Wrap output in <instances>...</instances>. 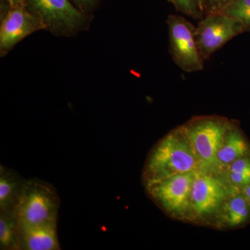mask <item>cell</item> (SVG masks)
Wrapping results in <instances>:
<instances>
[{"label": "cell", "instance_id": "e0dca14e", "mask_svg": "<svg viewBox=\"0 0 250 250\" xmlns=\"http://www.w3.org/2000/svg\"><path fill=\"white\" fill-rule=\"evenodd\" d=\"M175 9L192 19H202L205 16L200 0H167Z\"/></svg>", "mask_w": 250, "mask_h": 250}, {"label": "cell", "instance_id": "7c38bea8", "mask_svg": "<svg viewBox=\"0 0 250 250\" xmlns=\"http://www.w3.org/2000/svg\"><path fill=\"white\" fill-rule=\"evenodd\" d=\"M219 225L228 228H238L250 223V205L242 191L229 197L218 215Z\"/></svg>", "mask_w": 250, "mask_h": 250}, {"label": "cell", "instance_id": "ba28073f", "mask_svg": "<svg viewBox=\"0 0 250 250\" xmlns=\"http://www.w3.org/2000/svg\"><path fill=\"white\" fill-rule=\"evenodd\" d=\"M2 1V0H1ZM1 4L0 25V56L4 57L15 46L28 36L39 30H45L42 21L31 14L26 5L11 7L6 1Z\"/></svg>", "mask_w": 250, "mask_h": 250}, {"label": "cell", "instance_id": "7a4b0ae2", "mask_svg": "<svg viewBox=\"0 0 250 250\" xmlns=\"http://www.w3.org/2000/svg\"><path fill=\"white\" fill-rule=\"evenodd\" d=\"M230 123L218 116L197 117L182 126L201 162L200 170L222 172L217 154Z\"/></svg>", "mask_w": 250, "mask_h": 250}, {"label": "cell", "instance_id": "9a60e30c", "mask_svg": "<svg viewBox=\"0 0 250 250\" xmlns=\"http://www.w3.org/2000/svg\"><path fill=\"white\" fill-rule=\"evenodd\" d=\"M225 170L229 183L243 190L250 183V154L233 161Z\"/></svg>", "mask_w": 250, "mask_h": 250}, {"label": "cell", "instance_id": "8992f818", "mask_svg": "<svg viewBox=\"0 0 250 250\" xmlns=\"http://www.w3.org/2000/svg\"><path fill=\"white\" fill-rule=\"evenodd\" d=\"M167 24L169 52L174 63L188 73L203 70L205 60L197 44L196 27L178 15H170Z\"/></svg>", "mask_w": 250, "mask_h": 250}, {"label": "cell", "instance_id": "2e32d148", "mask_svg": "<svg viewBox=\"0 0 250 250\" xmlns=\"http://www.w3.org/2000/svg\"><path fill=\"white\" fill-rule=\"evenodd\" d=\"M220 12L236 20L245 32L250 33V0H231Z\"/></svg>", "mask_w": 250, "mask_h": 250}, {"label": "cell", "instance_id": "277c9868", "mask_svg": "<svg viewBox=\"0 0 250 250\" xmlns=\"http://www.w3.org/2000/svg\"><path fill=\"white\" fill-rule=\"evenodd\" d=\"M239 191L222 172L197 170L192 184V219L204 221L216 218L229 197Z\"/></svg>", "mask_w": 250, "mask_h": 250}, {"label": "cell", "instance_id": "8fae6325", "mask_svg": "<svg viewBox=\"0 0 250 250\" xmlns=\"http://www.w3.org/2000/svg\"><path fill=\"white\" fill-rule=\"evenodd\" d=\"M250 154V143L239 126L230 123L223 145L217 154L219 165L225 170L233 161Z\"/></svg>", "mask_w": 250, "mask_h": 250}, {"label": "cell", "instance_id": "5bb4252c", "mask_svg": "<svg viewBox=\"0 0 250 250\" xmlns=\"http://www.w3.org/2000/svg\"><path fill=\"white\" fill-rule=\"evenodd\" d=\"M19 218L16 212L0 211V250H21Z\"/></svg>", "mask_w": 250, "mask_h": 250}, {"label": "cell", "instance_id": "44dd1931", "mask_svg": "<svg viewBox=\"0 0 250 250\" xmlns=\"http://www.w3.org/2000/svg\"><path fill=\"white\" fill-rule=\"evenodd\" d=\"M241 191L250 205V183L248 184L244 188H243Z\"/></svg>", "mask_w": 250, "mask_h": 250}, {"label": "cell", "instance_id": "3957f363", "mask_svg": "<svg viewBox=\"0 0 250 250\" xmlns=\"http://www.w3.org/2000/svg\"><path fill=\"white\" fill-rule=\"evenodd\" d=\"M25 5L54 36L77 35L88 29L93 18L77 9L70 0H26Z\"/></svg>", "mask_w": 250, "mask_h": 250}, {"label": "cell", "instance_id": "9c48e42d", "mask_svg": "<svg viewBox=\"0 0 250 250\" xmlns=\"http://www.w3.org/2000/svg\"><path fill=\"white\" fill-rule=\"evenodd\" d=\"M241 24L222 13L205 15L196 27L199 49L204 60H208L216 51L233 38L244 33Z\"/></svg>", "mask_w": 250, "mask_h": 250}, {"label": "cell", "instance_id": "30bf717a", "mask_svg": "<svg viewBox=\"0 0 250 250\" xmlns=\"http://www.w3.org/2000/svg\"><path fill=\"white\" fill-rule=\"evenodd\" d=\"M21 250H59L57 222L31 224L19 220Z\"/></svg>", "mask_w": 250, "mask_h": 250}, {"label": "cell", "instance_id": "52a82bcc", "mask_svg": "<svg viewBox=\"0 0 250 250\" xmlns=\"http://www.w3.org/2000/svg\"><path fill=\"white\" fill-rule=\"evenodd\" d=\"M195 171L146 184L148 195L172 216L192 219L191 189Z\"/></svg>", "mask_w": 250, "mask_h": 250}, {"label": "cell", "instance_id": "6da1fadb", "mask_svg": "<svg viewBox=\"0 0 250 250\" xmlns=\"http://www.w3.org/2000/svg\"><path fill=\"white\" fill-rule=\"evenodd\" d=\"M201 168V162L182 126L153 148L143 172L145 184L159 182Z\"/></svg>", "mask_w": 250, "mask_h": 250}, {"label": "cell", "instance_id": "ffe728a7", "mask_svg": "<svg viewBox=\"0 0 250 250\" xmlns=\"http://www.w3.org/2000/svg\"><path fill=\"white\" fill-rule=\"evenodd\" d=\"M11 7L19 6V5H25L26 0H4Z\"/></svg>", "mask_w": 250, "mask_h": 250}, {"label": "cell", "instance_id": "7402d4cb", "mask_svg": "<svg viewBox=\"0 0 250 250\" xmlns=\"http://www.w3.org/2000/svg\"><path fill=\"white\" fill-rule=\"evenodd\" d=\"M200 4H201L202 9H203L204 13H205V0H200Z\"/></svg>", "mask_w": 250, "mask_h": 250}, {"label": "cell", "instance_id": "5b68a950", "mask_svg": "<svg viewBox=\"0 0 250 250\" xmlns=\"http://www.w3.org/2000/svg\"><path fill=\"white\" fill-rule=\"evenodd\" d=\"M60 203L53 185L38 178L26 179L16 213L27 223L58 222Z\"/></svg>", "mask_w": 250, "mask_h": 250}, {"label": "cell", "instance_id": "d6986e66", "mask_svg": "<svg viewBox=\"0 0 250 250\" xmlns=\"http://www.w3.org/2000/svg\"><path fill=\"white\" fill-rule=\"evenodd\" d=\"M231 0H205V16L220 12Z\"/></svg>", "mask_w": 250, "mask_h": 250}, {"label": "cell", "instance_id": "ac0fdd59", "mask_svg": "<svg viewBox=\"0 0 250 250\" xmlns=\"http://www.w3.org/2000/svg\"><path fill=\"white\" fill-rule=\"evenodd\" d=\"M72 4L85 14L92 15L95 10L98 9L103 0H70Z\"/></svg>", "mask_w": 250, "mask_h": 250}, {"label": "cell", "instance_id": "4fadbf2b", "mask_svg": "<svg viewBox=\"0 0 250 250\" xmlns=\"http://www.w3.org/2000/svg\"><path fill=\"white\" fill-rule=\"evenodd\" d=\"M25 182L16 171L0 166V211L16 212Z\"/></svg>", "mask_w": 250, "mask_h": 250}]
</instances>
